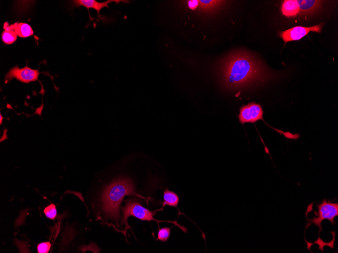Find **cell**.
Listing matches in <instances>:
<instances>
[{
  "label": "cell",
  "instance_id": "9c48e42d",
  "mask_svg": "<svg viewBox=\"0 0 338 253\" xmlns=\"http://www.w3.org/2000/svg\"><path fill=\"white\" fill-rule=\"evenodd\" d=\"M4 30H12L17 36L21 38H26L34 35V31L28 24L23 22H16L10 25L7 22L4 24Z\"/></svg>",
  "mask_w": 338,
  "mask_h": 253
},
{
  "label": "cell",
  "instance_id": "5b68a950",
  "mask_svg": "<svg viewBox=\"0 0 338 253\" xmlns=\"http://www.w3.org/2000/svg\"><path fill=\"white\" fill-rule=\"evenodd\" d=\"M41 74L38 70H33L26 66L20 69L18 66L12 68L5 76V84L13 79H16L22 83L29 84L39 81V76Z\"/></svg>",
  "mask_w": 338,
  "mask_h": 253
},
{
  "label": "cell",
  "instance_id": "30bf717a",
  "mask_svg": "<svg viewBox=\"0 0 338 253\" xmlns=\"http://www.w3.org/2000/svg\"><path fill=\"white\" fill-rule=\"evenodd\" d=\"M300 13L313 14L318 11L321 7L322 1L314 0H299L297 1Z\"/></svg>",
  "mask_w": 338,
  "mask_h": 253
},
{
  "label": "cell",
  "instance_id": "3957f363",
  "mask_svg": "<svg viewBox=\"0 0 338 253\" xmlns=\"http://www.w3.org/2000/svg\"><path fill=\"white\" fill-rule=\"evenodd\" d=\"M123 217L121 220V225H125V234L128 229L130 227L128 224V218L130 216L135 217L143 221H154L159 225L160 223L167 222L171 223L178 226L184 233H187V230L185 227L179 225L176 221H165L156 219L154 218L157 211H151L147 208L144 207L142 205L135 200H128L125 207L122 208Z\"/></svg>",
  "mask_w": 338,
  "mask_h": 253
},
{
  "label": "cell",
  "instance_id": "9a60e30c",
  "mask_svg": "<svg viewBox=\"0 0 338 253\" xmlns=\"http://www.w3.org/2000/svg\"><path fill=\"white\" fill-rule=\"evenodd\" d=\"M171 228H163L160 229L158 233V240L162 242H167L171 235Z\"/></svg>",
  "mask_w": 338,
  "mask_h": 253
},
{
  "label": "cell",
  "instance_id": "5bb4252c",
  "mask_svg": "<svg viewBox=\"0 0 338 253\" xmlns=\"http://www.w3.org/2000/svg\"><path fill=\"white\" fill-rule=\"evenodd\" d=\"M44 213L48 218L54 220L57 214L56 205L51 203L44 209Z\"/></svg>",
  "mask_w": 338,
  "mask_h": 253
},
{
  "label": "cell",
  "instance_id": "7c38bea8",
  "mask_svg": "<svg viewBox=\"0 0 338 253\" xmlns=\"http://www.w3.org/2000/svg\"><path fill=\"white\" fill-rule=\"evenodd\" d=\"M163 200V208L166 206L177 207L179 202L178 196L174 192L169 191L168 188L164 192Z\"/></svg>",
  "mask_w": 338,
  "mask_h": 253
},
{
  "label": "cell",
  "instance_id": "7a4b0ae2",
  "mask_svg": "<svg viewBox=\"0 0 338 253\" xmlns=\"http://www.w3.org/2000/svg\"><path fill=\"white\" fill-rule=\"evenodd\" d=\"M140 197L135 190L133 181L128 177H119L104 189L101 197L102 209L105 214L118 226L120 204L126 196Z\"/></svg>",
  "mask_w": 338,
  "mask_h": 253
},
{
  "label": "cell",
  "instance_id": "8fae6325",
  "mask_svg": "<svg viewBox=\"0 0 338 253\" xmlns=\"http://www.w3.org/2000/svg\"><path fill=\"white\" fill-rule=\"evenodd\" d=\"M282 11L287 17H294L300 13V9L297 0H287L282 4Z\"/></svg>",
  "mask_w": 338,
  "mask_h": 253
},
{
  "label": "cell",
  "instance_id": "e0dca14e",
  "mask_svg": "<svg viewBox=\"0 0 338 253\" xmlns=\"http://www.w3.org/2000/svg\"><path fill=\"white\" fill-rule=\"evenodd\" d=\"M51 248V244L49 242L41 243L38 245L37 250L39 253H48Z\"/></svg>",
  "mask_w": 338,
  "mask_h": 253
},
{
  "label": "cell",
  "instance_id": "6da1fadb",
  "mask_svg": "<svg viewBox=\"0 0 338 253\" xmlns=\"http://www.w3.org/2000/svg\"><path fill=\"white\" fill-rule=\"evenodd\" d=\"M221 76L225 87L234 90L263 83L271 77L262 63L243 51L234 52L226 58L222 66Z\"/></svg>",
  "mask_w": 338,
  "mask_h": 253
},
{
  "label": "cell",
  "instance_id": "ba28073f",
  "mask_svg": "<svg viewBox=\"0 0 338 253\" xmlns=\"http://www.w3.org/2000/svg\"><path fill=\"white\" fill-rule=\"evenodd\" d=\"M124 1H120V0H108L104 2H99L96 0H75V1H73V5L74 7H84L86 8L89 12V18L91 20H92V17L90 14L89 10L90 9H94L98 12V17L100 19V20H105L106 18H104L101 14L100 12L101 10L105 8H109V4L112 2H115L116 3H118L120 2Z\"/></svg>",
  "mask_w": 338,
  "mask_h": 253
},
{
  "label": "cell",
  "instance_id": "277c9868",
  "mask_svg": "<svg viewBox=\"0 0 338 253\" xmlns=\"http://www.w3.org/2000/svg\"><path fill=\"white\" fill-rule=\"evenodd\" d=\"M318 212H315L318 217L309 219V221L318 226L320 229L319 234L322 231V223L325 219L329 220L331 223L334 225V219L338 216V204L327 201L326 199L323 201L322 204L318 205Z\"/></svg>",
  "mask_w": 338,
  "mask_h": 253
},
{
  "label": "cell",
  "instance_id": "2e32d148",
  "mask_svg": "<svg viewBox=\"0 0 338 253\" xmlns=\"http://www.w3.org/2000/svg\"><path fill=\"white\" fill-rule=\"evenodd\" d=\"M333 234H334V235H333V241L332 242L329 243H324L323 241H322V240L320 239V237H319V240L317 242H316L314 243H310L309 242H306L307 244V245H308V249H310V247H311L315 243H317L318 245H320L319 249L320 250H321L322 251V252H324L323 247H324V246H328L332 249L334 248V242H335V233L333 232Z\"/></svg>",
  "mask_w": 338,
  "mask_h": 253
},
{
  "label": "cell",
  "instance_id": "8992f818",
  "mask_svg": "<svg viewBox=\"0 0 338 253\" xmlns=\"http://www.w3.org/2000/svg\"><path fill=\"white\" fill-rule=\"evenodd\" d=\"M323 27V24L322 23L308 27L296 26L283 31L281 34V37L286 43L298 41L308 35L311 31L320 33Z\"/></svg>",
  "mask_w": 338,
  "mask_h": 253
},
{
  "label": "cell",
  "instance_id": "52a82bcc",
  "mask_svg": "<svg viewBox=\"0 0 338 253\" xmlns=\"http://www.w3.org/2000/svg\"><path fill=\"white\" fill-rule=\"evenodd\" d=\"M263 115L261 106L255 103H251L241 107L238 119L242 124L246 123H254L258 120H263Z\"/></svg>",
  "mask_w": 338,
  "mask_h": 253
},
{
  "label": "cell",
  "instance_id": "4fadbf2b",
  "mask_svg": "<svg viewBox=\"0 0 338 253\" xmlns=\"http://www.w3.org/2000/svg\"><path fill=\"white\" fill-rule=\"evenodd\" d=\"M1 39L4 44L10 45L15 42L17 36L13 30L7 29L3 31Z\"/></svg>",
  "mask_w": 338,
  "mask_h": 253
}]
</instances>
